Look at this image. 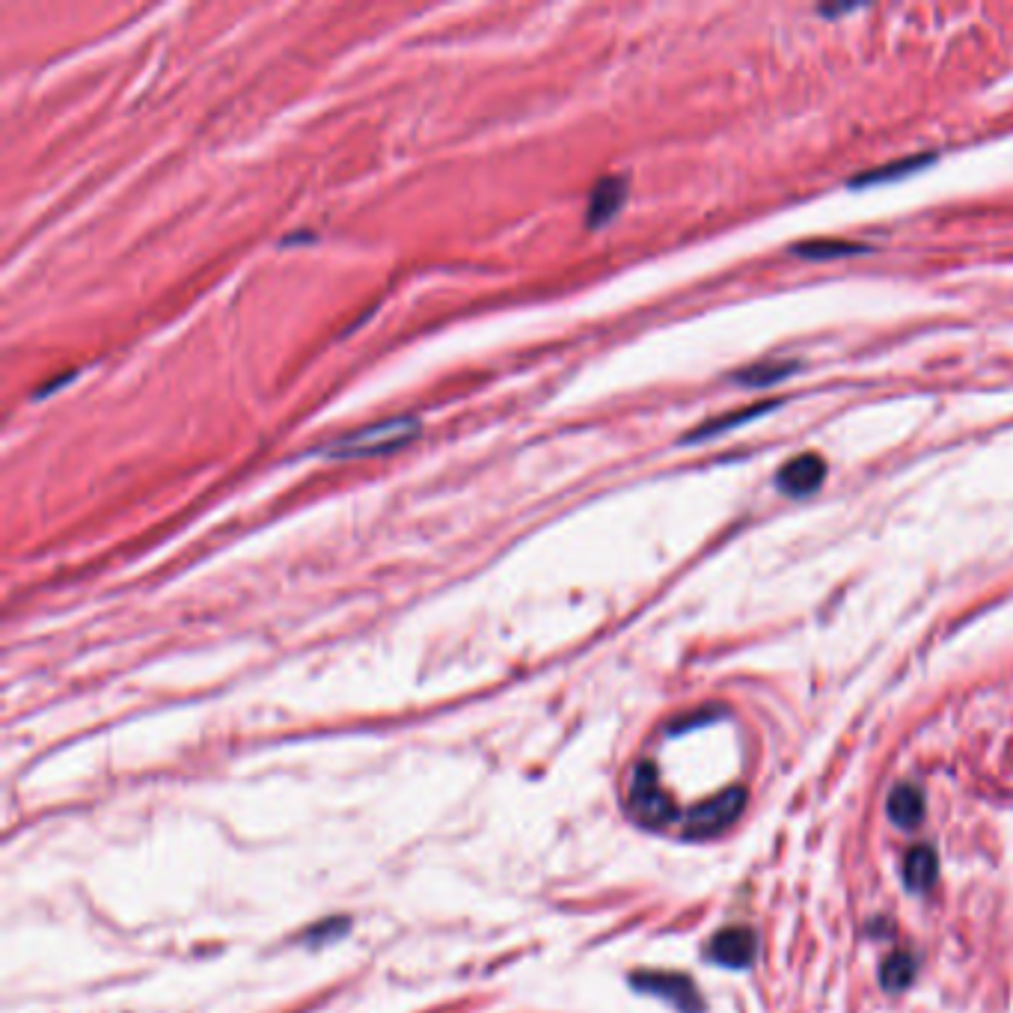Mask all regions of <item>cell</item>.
<instances>
[{"label":"cell","instance_id":"obj_12","mask_svg":"<svg viewBox=\"0 0 1013 1013\" xmlns=\"http://www.w3.org/2000/svg\"><path fill=\"white\" fill-rule=\"evenodd\" d=\"M773 408H776V401H761V405L743 408V410H737V414H728V417H719V419H714V423L698 426L693 435H687V440H705V437L723 435V431H728V428H734V426H741V423H749V419H755V417H764V414Z\"/></svg>","mask_w":1013,"mask_h":1013},{"label":"cell","instance_id":"obj_8","mask_svg":"<svg viewBox=\"0 0 1013 1013\" xmlns=\"http://www.w3.org/2000/svg\"><path fill=\"white\" fill-rule=\"evenodd\" d=\"M888 817L895 821L901 830H913L922 824L924 817V796L915 785H897L888 796Z\"/></svg>","mask_w":1013,"mask_h":1013},{"label":"cell","instance_id":"obj_5","mask_svg":"<svg viewBox=\"0 0 1013 1013\" xmlns=\"http://www.w3.org/2000/svg\"><path fill=\"white\" fill-rule=\"evenodd\" d=\"M826 479V461L817 453H805L796 455L791 461L778 470L776 485L782 494L794 499H803L808 494H815Z\"/></svg>","mask_w":1013,"mask_h":1013},{"label":"cell","instance_id":"obj_9","mask_svg":"<svg viewBox=\"0 0 1013 1013\" xmlns=\"http://www.w3.org/2000/svg\"><path fill=\"white\" fill-rule=\"evenodd\" d=\"M936 874H940V862H936V853H933V847H915V851L906 856L904 880H906V886L913 888V892H924V888H931L933 883H936Z\"/></svg>","mask_w":1013,"mask_h":1013},{"label":"cell","instance_id":"obj_11","mask_svg":"<svg viewBox=\"0 0 1013 1013\" xmlns=\"http://www.w3.org/2000/svg\"><path fill=\"white\" fill-rule=\"evenodd\" d=\"M915 972H918V963H915L913 954H910V951H897V954H892V957L883 963V969H880V981H883L886 990L901 993V990H906V986L913 984Z\"/></svg>","mask_w":1013,"mask_h":1013},{"label":"cell","instance_id":"obj_13","mask_svg":"<svg viewBox=\"0 0 1013 1013\" xmlns=\"http://www.w3.org/2000/svg\"><path fill=\"white\" fill-rule=\"evenodd\" d=\"M796 369V363H758V366H749V369H741L734 375L737 384H749V387H767V384H776L785 375Z\"/></svg>","mask_w":1013,"mask_h":1013},{"label":"cell","instance_id":"obj_4","mask_svg":"<svg viewBox=\"0 0 1013 1013\" xmlns=\"http://www.w3.org/2000/svg\"><path fill=\"white\" fill-rule=\"evenodd\" d=\"M743 805H746L743 787H728V791H723V794L714 796V800H707V803L689 808L687 835L689 838H707V835L723 833L725 826L741 817Z\"/></svg>","mask_w":1013,"mask_h":1013},{"label":"cell","instance_id":"obj_6","mask_svg":"<svg viewBox=\"0 0 1013 1013\" xmlns=\"http://www.w3.org/2000/svg\"><path fill=\"white\" fill-rule=\"evenodd\" d=\"M755 954H758V936L749 927H725L716 933L707 949V957L725 969H749Z\"/></svg>","mask_w":1013,"mask_h":1013},{"label":"cell","instance_id":"obj_7","mask_svg":"<svg viewBox=\"0 0 1013 1013\" xmlns=\"http://www.w3.org/2000/svg\"><path fill=\"white\" fill-rule=\"evenodd\" d=\"M627 197L625 179H604L592 190V202H588V227H600L613 218Z\"/></svg>","mask_w":1013,"mask_h":1013},{"label":"cell","instance_id":"obj_15","mask_svg":"<svg viewBox=\"0 0 1013 1013\" xmlns=\"http://www.w3.org/2000/svg\"><path fill=\"white\" fill-rule=\"evenodd\" d=\"M348 927H351V922H348V918H330V922H325L321 927H316V931H309L307 940L309 942H327V940H334V936H339V933L348 931Z\"/></svg>","mask_w":1013,"mask_h":1013},{"label":"cell","instance_id":"obj_14","mask_svg":"<svg viewBox=\"0 0 1013 1013\" xmlns=\"http://www.w3.org/2000/svg\"><path fill=\"white\" fill-rule=\"evenodd\" d=\"M927 161H931V155H915V158H906V161L883 163L880 170H871V172H862V176H856V179H853V185H871V181L897 179V176H906V172L918 170V167H922V163H927Z\"/></svg>","mask_w":1013,"mask_h":1013},{"label":"cell","instance_id":"obj_3","mask_svg":"<svg viewBox=\"0 0 1013 1013\" xmlns=\"http://www.w3.org/2000/svg\"><path fill=\"white\" fill-rule=\"evenodd\" d=\"M634 990L645 995H657L663 1002H669L681 1013H702L705 1011V999L698 995L687 975L678 972H634L630 975Z\"/></svg>","mask_w":1013,"mask_h":1013},{"label":"cell","instance_id":"obj_2","mask_svg":"<svg viewBox=\"0 0 1013 1013\" xmlns=\"http://www.w3.org/2000/svg\"><path fill=\"white\" fill-rule=\"evenodd\" d=\"M630 808L636 812V817L648 826H666L669 821H675V803L669 796L663 794L661 778H657V767L652 761H643L634 769L630 778Z\"/></svg>","mask_w":1013,"mask_h":1013},{"label":"cell","instance_id":"obj_1","mask_svg":"<svg viewBox=\"0 0 1013 1013\" xmlns=\"http://www.w3.org/2000/svg\"><path fill=\"white\" fill-rule=\"evenodd\" d=\"M419 437V423L410 417H396L366 426L360 431L339 437L334 444L327 446L325 455L330 458H375V455H389L408 446L410 440Z\"/></svg>","mask_w":1013,"mask_h":1013},{"label":"cell","instance_id":"obj_10","mask_svg":"<svg viewBox=\"0 0 1013 1013\" xmlns=\"http://www.w3.org/2000/svg\"><path fill=\"white\" fill-rule=\"evenodd\" d=\"M865 250H868L865 245H853V241H842V238H812V241L794 247L796 256L812 259V262H826V259H833V256L865 254Z\"/></svg>","mask_w":1013,"mask_h":1013}]
</instances>
